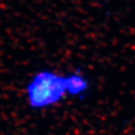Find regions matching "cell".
Segmentation results:
<instances>
[{
    "mask_svg": "<svg viewBox=\"0 0 135 135\" xmlns=\"http://www.w3.org/2000/svg\"><path fill=\"white\" fill-rule=\"evenodd\" d=\"M25 99L34 112H43L58 106L70 99L68 73L52 69L36 71L25 84Z\"/></svg>",
    "mask_w": 135,
    "mask_h": 135,
    "instance_id": "cell-1",
    "label": "cell"
},
{
    "mask_svg": "<svg viewBox=\"0 0 135 135\" xmlns=\"http://www.w3.org/2000/svg\"><path fill=\"white\" fill-rule=\"evenodd\" d=\"M68 78L70 99L82 100L88 95L91 88V83L85 74L81 70H74L68 73Z\"/></svg>",
    "mask_w": 135,
    "mask_h": 135,
    "instance_id": "cell-2",
    "label": "cell"
}]
</instances>
